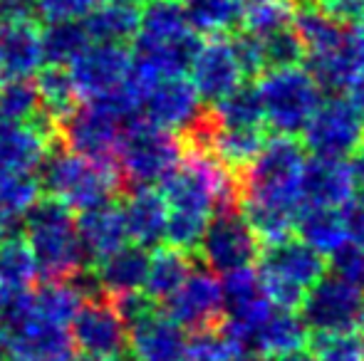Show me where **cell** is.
<instances>
[{"label":"cell","mask_w":364,"mask_h":361,"mask_svg":"<svg viewBox=\"0 0 364 361\" xmlns=\"http://www.w3.org/2000/svg\"><path fill=\"white\" fill-rule=\"evenodd\" d=\"M355 198L350 164L345 159L310 156L300 176V201L310 206L342 208Z\"/></svg>","instance_id":"obj_18"},{"label":"cell","mask_w":364,"mask_h":361,"mask_svg":"<svg viewBox=\"0 0 364 361\" xmlns=\"http://www.w3.org/2000/svg\"><path fill=\"white\" fill-rule=\"evenodd\" d=\"M263 104V121L275 134L297 136L317 104L322 101L320 87L302 67L270 70L255 84Z\"/></svg>","instance_id":"obj_6"},{"label":"cell","mask_w":364,"mask_h":361,"mask_svg":"<svg viewBox=\"0 0 364 361\" xmlns=\"http://www.w3.org/2000/svg\"><path fill=\"white\" fill-rule=\"evenodd\" d=\"M5 359H8V334L0 327V361H5Z\"/></svg>","instance_id":"obj_52"},{"label":"cell","mask_w":364,"mask_h":361,"mask_svg":"<svg viewBox=\"0 0 364 361\" xmlns=\"http://www.w3.org/2000/svg\"><path fill=\"white\" fill-rule=\"evenodd\" d=\"M144 3H146V0H144Z\"/></svg>","instance_id":"obj_60"},{"label":"cell","mask_w":364,"mask_h":361,"mask_svg":"<svg viewBox=\"0 0 364 361\" xmlns=\"http://www.w3.org/2000/svg\"><path fill=\"white\" fill-rule=\"evenodd\" d=\"M35 89L40 94V104H43V114L50 121L63 119L65 114L80 104V94L75 89L73 74L65 65H45L35 72Z\"/></svg>","instance_id":"obj_30"},{"label":"cell","mask_w":364,"mask_h":361,"mask_svg":"<svg viewBox=\"0 0 364 361\" xmlns=\"http://www.w3.org/2000/svg\"><path fill=\"white\" fill-rule=\"evenodd\" d=\"M278 361H315V357H312L307 347H300V349H292V352L283 354V357H278Z\"/></svg>","instance_id":"obj_50"},{"label":"cell","mask_w":364,"mask_h":361,"mask_svg":"<svg viewBox=\"0 0 364 361\" xmlns=\"http://www.w3.org/2000/svg\"><path fill=\"white\" fill-rule=\"evenodd\" d=\"M300 319L312 332L355 329L364 314V292L360 284L337 274H322L300 302Z\"/></svg>","instance_id":"obj_10"},{"label":"cell","mask_w":364,"mask_h":361,"mask_svg":"<svg viewBox=\"0 0 364 361\" xmlns=\"http://www.w3.org/2000/svg\"><path fill=\"white\" fill-rule=\"evenodd\" d=\"M292 3H295L297 8H307V5H320L322 0H292Z\"/></svg>","instance_id":"obj_55"},{"label":"cell","mask_w":364,"mask_h":361,"mask_svg":"<svg viewBox=\"0 0 364 361\" xmlns=\"http://www.w3.org/2000/svg\"><path fill=\"white\" fill-rule=\"evenodd\" d=\"M132 361H181L186 359V332L164 314V309L127 329Z\"/></svg>","instance_id":"obj_20"},{"label":"cell","mask_w":364,"mask_h":361,"mask_svg":"<svg viewBox=\"0 0 364 361\" xmlns=\"http://www.w3.org/2000/svg\"><path fill=\"white\" fill-rule=\"evenodd\" d=\"M87 38L82 20H50L40 30V50H43V62L48 65H65L70 62L87 48Z\"/></svg>","instance_id":"obj_32"},{"label":"cell","mask_w":364,"mask_h":361,"mask_svg":"<svg viewBox=\"0 0 364 361\" xmlns=\"http://www.w3.org/2000/svg\"><path fill=\"white\" fill-rule=\"evenodd\" d=\"M161 309L188 334L218 329L225 319L220 279L206 267H193L181 287L161 304Z\"/></svg>","instance_id":"obj_12"},{"label":"cell","mask_w":364,"mask_h":361,"mask_svg":"<svg viewBox=\"0 0 364 361\" xmlns=\"http://www.w3.org/2000/svg\"><path fill=\"white\" fill-rule=\"evenodd\" d=\"M35 179L45 196L58 198L60 203L80 213L114 201L117 196H124L119 169L95 164L85 156L73 154L58 139H53L45 159L40 161Z\"/></svg>","instance_id":"obj_1"},{"label":"cell","mask_w":364,"mask_h":361,"mask_svg":"<svg viewBox=\"0 0 364 361\" xmlns=\"http://www.w3.org/2000/svg\"><path fill=\"white\" fill-rule=\"evenodd\" d=\"M183 146L173 131L136 116L129 124L122 126L119 141H117V169L124 181V193L134 186H151L159 183L168 169L176 166L181 159Z\"/></svg>","instance_id":"obj_5"},{"label":"cell","mask_w":364,"mask_h":361,"mask_svg":"<svg viewBox=\"0 0 364 361\" xmlns=\"http://www.w3.org/2000/svg\"><path fill=\"white\" fill-rule=\"evenodd\" d=\"M43 114L35 82L0 79V121H38Z\"/></svg>","instance_id":"obj_37"},{"label":"cell","mask_w":364,"mask_h":361,"mask_svg":"<svg viewBox=\"0 0 364 361\" xmlns=\"http://www.w3.org/2000/svg\"><path fill=\"white\" fill-rule=\"evenodd\" d=\"M23 235L38 262V274L50 282L70 279L90 267L75 228V211L58 198L40 196L23 213Z\"/></svg>","instance_id":"obj_2"},{"label":"cell","mask_w":364,"mask_h":361,"mask_svg":"<svg viewBox=\"0 0 364 361\" xmlns=\"http://www.w3.org/2000/svg\"><path fill=\"white\" fill-rule=\"evenodd\" d=\"M77 361H102V359H90V357H85V359H77Z\"/></svg>","instance_id":"obj_57"},{"label":"cell","mask_w":364,"mask_h":361,"mask_svg":"<svg viewBox=\"0 0 364 361\" xmlns=\"http://www.w3.org/2000/svg\"><path fill=\"white\" fill-rule=\"evenodd\" d=\"M77 238H80L82 252H85L87 265H97L105 260L107 255L117 252L119 248L129 245V235H127L124 216H122V206L117 203H102L90 211H82L75 218Z\"/></svg>","instance_id":"obj_19"},{"label":"cell","mask_w":364,"mask_h":361,"mask_svg":"<svg viewBox=\"0 0 364 361\" xmlns=\"http://www.w3.org/2000/svg\"><path fill=\"white\" fill-rule=\"evenodd\" d=\"M292 233H297V240L307 243V245L315 248L325 257L347 240L345 221H342L340 208L310 206V203H300Z\"/></svg>","instance_id":"obj_25"},{"label":"cell","mask_w":364,"mask_h":361,"mask_svg":"<svg viewBox=\"0 0 364 361\" xmlns=\"http://www.w3.org/2000/svg\"><path fill=\"white\" fill-rule=\"evenodd\" d=\"M300 134L302 149L312 156L347 159L364 144V119L345 96L335 94L317 104Z\"/></svg>","instance_id":"obj_8"},{"label":"cell","mask_w":364,"mask_h":361,"mask_svg":"<svg viewBox=\"0 0 364 361\" xmlns=\"http://www.w3.org/2000/svg\"><path fill=\"white\" fill-rule=\"evenodd\" d=\"M315 8H320L322 13L330 15L345 28L364 23V0H322Z\"/></svg>","instance_id":"obj_45"},{"label":"cell","mask_w":364,"mask_h":361,"mask_svg":"<svg viewBox=\"0 0 364 361\" xmlns=\"http://www.w3.org/2000/svg\"><path fill=\"white\" fill-rule=\"evenodd\" d=\"M33 294V307H35V314L48 322H55V324H63L68 327L73 322V317L80 309V304L85 299L80 297V292L68 282H50V279H43V284L35 289H30Z\"/></svg>","instance_id":"obj_33"},{"label":"cell","mask_w":364,"mask_h":361,"mask_svg":"<svg viewBox=\"0 0 364 361\" xmlns=\"http://www.w3.org/2000/svg\"><path fill=\"white\" fill-rule=\"evenodd\" d=\"M362 292H364V279H362Z\"/></svg>","instance_id":"obj_58"},{"label":"cell","mask_w":364,"mask_h":361,"mask_svg":"<svg viewBox=\"0 0 364 361\" xmlns=\"http://www.w3.org/2000/svg\"><path fill=\"white\" fill-rule=\"evenodd\" d=\"M211 218L198 216V213L186 211H168L166 218V231H164V243L168 248H176L183 252H193L201 240L203 231H206Z\"/></svg>","instance_id":"obj_41"},{"label":"cell","mask_w":364,"mask_h":361,"mask_svg":"<svg viewBox=\"0 0 364 361\" xmlns=\"http://www.w3.org/2000/svg\"><path fill=\"white\" fill-rule=\"evenodd\" d=\"M141 3L134 0H105L82 18L90 43L129 45L139 33Z\"/></svg>","instance_id":"obj_23"},{"label":"cell","mask_w":364,"mask_h":361,"mask_svg":"<svg viewBox=\"0 0 364 361\" xmlns=\"http://www.w3.org/2000/svg\"><path fill=\"white\" fill-rule=\"evenodd\" d=\"M295 10L297 5L292 0H243V18L238 30H245L255 38H265L270 33L290 28Z\"/></svg>","instance_id":"obj_36"},{"label":"cell","mask_w":364,"mask_h":361,"mask_svg":"<svg viewBox=\"0 0 364 361\" xmlns=\"http://www.w3.org/2000/svg\"><path fill=\"white\" fill-rule=\"evenodd\" d=\"M55 139L48 116L38 121H0V171L35 174Z\"/></svg>","instance_id":"obj_17"},{"label":"cell","mask_w":364,"mask_h":361,"mask_svg":"<svg viewBox=\"0 0 364 361\" xmlns=\"http://www.w3.org/2000/svg\"><path fill=\"white\" fill-rule=\"evenodd\" d=\"M203 101L186 77H164L144 89L139 111L146 121L173 134H181L201 114Z\"/></svg>","instance_id":"obj_13"},{"label":"cell","mask_w":364,"mask_h":361,"mask_svg":"<svg viewBox=\"0 0 364 361\" xmlns=\"http://www.w3.org/2000/svg\"><path fill=\"white\" fill-rule=\"evenodd\" d=\"M188 72V82L193 84L198 99L206 104H216L243 84V72L228 38H211L206 43L201 40V48L193 55Z\"/></svg>","instance_id":"obj_14"},{"label":"cell","mask_w":364,"mask_h":361,"mask_svg":"<svg viewBox=\"0 0 364 361\" xmlns=\"http://www.w3.org/2000/svg\"><path fill=\"white\" fill-rule=\"evenodd\" d=\"M220 294H223V309L228 319L245 317V314L255 312L260 304L268 302L263 297V292H260L258 272H253L250 267L223 274V279H220Z\"/></svg>","instance_id":"obj_35"},{"label":"cell","mask_w":364,"mask_h":361,"mask_svg":"<svg viewBox=\"0 0 364 361\" xmlns=\"http://www.w3.org/2000/svg\"><path fill=\"white\" fill-rule=\"evenodd\" d=\"M230 48L235 52V60L240 65L243 79H255L260 74H265V62H263V48H260V38L245 33V30H235L230 33Z\"/></svg>","instance_id":"obj_42"},{"label":"cell","mask_w":364,"mask_h":361,"mask_svg":"<svg viewBox=\"0 0 364 361\" xmlns=\"http://www.w3.org/2000/svg\"><path fill=\"white\" fill-rule=\"evenodd\" d=\"M340 211H342V221H345L347 240L364 248V198L355 196L350 203H345Z\"/></svg>","instance_id":"obj_47"},{"label":"cell","mask_w":364,"mask_h":361,"mask_svg":"<svg viewBox=\"0 0 364 361\" xmlns=\"http://www.w3.org/2000/svg\"><path fill=\"white\" fill-rule=\"evenodd\" d=\"M263 250L253 228L245 223L238 208H225L211 216L201 240L196 245V260L206 270L228 274L233 270H245L258 262Z\"/></svg>","instance_id":"obj_7"},{"label":"cell","mask_w":364,"mask_h":361,"mask_svg":"<svg viewBox=\"0 0 364 361\" xmlns=\"http://www.w3.org/2000/svg\"><path fill=\"white\" fill-rule=\"evenodd\" d=\"M191 33L193 30L186 20L181 0H146L141 5L136 38L149 43H173Z\"/></svg>","instance_id":"obj_27"},{"label":"cell","mask_w":364,"mask_h":361,"mask_svg":"<svg viewBox=\"0 0 364 361\" xmlns=\"http://www.w3.org/2000/svg\"><path fill=\"white\" fill-rule=\"evenodd\" d=\"M122 216H124L127 235L134 245L159 248L164 243V231H166L168 206L159 188L154 186H134L124 193L122 203Z\"/></svg>","instance_id":"obj_21"},{"label":"cell","mask_w":364,"mask_h":361,"mask_svg":"<svg viewBox=\"0 0 364 361\" xmlns=\"http://www.w3.org/2000/svg\"><path fill=\"white\" fill-rule=\"evenodd\" d=\"M122 134V124L105 109L95 106L92 101H80L70 114L55 121V139L70 149L73 154H80L85 159L102 166L117 169V141ZM124 183V181H122Z\"/></svg>","instance_id":"obj_9"},{"label":"cell","mask_w":364,"mask_h":361,"mask_svg":"<svg viewBox=\"0 0 364 361\" xmlns=\"http://www.w3.org/2000/svg\"><path fill=\"white\" fill-rule=\"evenodd\" d=\"M193 33L225 38L240 28L243 0H181Z\"/></svg>","instance_id":"obj_28"},{"label":"cell","mask_w":364,"mask_h":361,"mask_svg":"<svg viewBox=\"0 0 364 361\" xmlns=\"http://www.w3.org/2000/svg\"><path fill=\"white\" fill-rule=\"evenodd\" d=\"M43 23L38 0H0V25Z\"/></svg>","instance_id":"obj_46"},{"label":"cell","mask_w":364,"mask_h":361,"mask_svg":"<svg viewBox=\"0 0 364 361\" xmlns=\"http://www.w3.org/2000/svg\"><path fill=\"white\" fill-rule=\"evenodd\" d=\"M77 352L102 361H129V337L109 297L85 299L70 322Z\"/></svg>","instance_id":"obj_11"},{"label":"cell","mask_w":364,"mask_h":361,"mask_svg":"<svg viewBox=\"0 0 364 361\" xmlns=\"http://www.w3.org/2000/svg\"><path fill=\"white\" fill-rule=\"evenodd\" d=\"M132 65V52L127 45L87 43V48L68 65L80 99H90L102 91L117 87L127 79Z\"/></svg>","instance_id":"obj_16"},{"label":"cell","mask_w":364,"mask_h":361,"mask_svg":"<svg viewBox=\"0 0 364 361\" xmlns=\"http://www.w3.org/2000/svg\"><path fill=\"white\" fill-rule=\"evenodd\" d=\"M327 270H332V274L342 279H350V282L360 284L364 279V248H360L357 243L345 240L337 250H332L327 255Z\"/></svg>","instance_id":"obj_43"},{"label":"cell","mask_w":364,"mask_h":361,"mask_svg":"<svg viewBox=\"0 0 364 361\" xmlns=\"http://www.w3.org/2000/svg\"><path fill=\"white\" fill-rule=\"evenodd\" d=\"M181 361H188V359H181Z\"/></svg>","instance_id":"obj_59"},{"label":"cell","mask_w":364,"mask_h":361,"mask_svg":"<svg viewBox=\"0 0 364 361\" xmlns=\"http://www.w3.org/2000/svg\"><path fill=\"white\" fill-rule=\"evenodd\" d=\"M260 48H263V62L265 72L270 70H283V67H300L305 62V48H302L300 38H297L295 28H283L278 33H270L260 38Z\"/></svg>","instance_id":"obj_40"},{"label":"cell","mask_w":364,"mask_h":361,"mask_svg":"<svg viewBox=\"0 0 364 361\" xmlns=\"http://www.w3.org/2000/svg\"><path fill=\"white\" fill-rule=\"evenodd\" d=\"M292 28H295L297 38H300L302 48H305V57L325 55V52L337 50L347 33L345 25L332 20L330 15H325L320 8H315V5H307V8L295 10Z\"/></svg>","instance_id":"obj_29"},{"label":"cell","mask_w":364,"mask_h":361,"mask_svg":"<svg viewBox=\"0 0 364 361\" xmlns=\"http://www.w3.org/2000/svg\"><path fill=\"white\" fill-rule=\"evenodd\" d=\"M255 265H258V282L263 297L273 307L290 309V312L300 307L302 294L322 274H327V257L295 238L263 245Z\"/></svg>","instance_id":"obj_4"},{"label":"cell","mask_w":364,"mask_h":361,"mask_svg":"<svg viewBox=\"0 0 364 361\" xmlns=\"http://www.w3.org/2000/svg\"><path fill=\"white\" fill-rule=\"evenodd\" d=\"M100 3H105V0H38L40 20L43 23H50V20H82Z\"/></svg>","instance_id":"obj_44"},{"label":"cell","mask_w":364,"mask_h":361,"mask_svg":"<svg viewBox=\"0 0 364 361\" xmlns=\"http://www.w3.org/2000/svg\"><path fill=\"white\" fill-rule=\"evenodd\" d=\"M357 327H360V342H362V352H364V314H362V319H360V324H357Z\"/></svg>","instance_id":"obj_56"},{"label":"cell","mask_w":364,"mask_h":361,"mask_svg":"<svg viewBox=\"0 0 364 361\" xmlns=\"http://www.w3.org/2000/svg\"><path fill=\"white\" fill-rule=\"evenodd\" d=\"M97 274L102 292L107 297H114L122 292H134V289L144 287L146 270H149V250L139 245H124L117 252L107 255L97 265H92Z\"/></svg>","instance_id":"obj_24"},{"label":"cell","mask_w":364,"mask_h":361,"mask_svg":"<svg viewBox=\"0 0 364 361\" xmlns=\"http://www.w3.org/2000/svg\"><path fill=\"white\" fill-rule=\"evenodd\" d=\"M315 361H364L360 334L355 329L315 332L307 344Z\"/></svg>","instance_id":"obj_38"},{"label":"cell","mask_w":364,"mask_h":361,"mask_svg":"<svg viewBox=\"0 0 364 361\" xmlns=\"http://www.w3.org/2000/svg\"><path fill=\"white\" fill-rule=\"evenodd\" d=\"M238 361H275L273 357H260V354H248V357H240Z\"/></svg>","instance_id":"obj_54"},{"label":"cell","mask_w":364,"mask_h":361,"mask_svg":"<svg viewBox=\"0 0 364 361\" xmlns=\"http://www.w3.org/2000/svg\"><path fill=\"white\" fill-rule=\"evenodd\" d=\"M43 67L40 23L0 25V77L28 79Z\"/></svg>","instance_id":"obj_22"},{"label":"cell","mask_w":364,"mask_h":361,"mask_svg":"<svg viewBox=\"0 0 364 361\" xmlns=\"http://www.w3.org/2000/svg\"><path fill=\"white\" fill-rule=\"evenodd\" d=\"M345 99L350 101V104L355 106L357 111H360L362 119H364V74H360V77L352 79L350 87L345 89Z\"/></svg>","instance_id":"obj_49"},{"label":"cell","mask_w":364,"mask_h":361,"mask_svg":"<svg viewBox=\"0 0 364 361\" xmlns=\"http://www.w3.org/2000/svg\"><path fill=\"white\" fill-rule=\"evenodd\" d=\"M196 267V257L193 252H183L176 248L159 245L154 255H149V270L144 279V292L151 299H156L159 304H164L178 287L183 284V279L191 274Z\"/></svg>","instance_id":"obj_26"},{"label":"cell","mask_w":364,"mask_h":361,"mask_svg":"<svg viewBox=\"0 0 364 361\" xmlns=\"http://www.w3.org/2000/svg\"><path fill=\"white\" fill-rule=\"evenodd\" d=\"M305 159V149L295 136H268L248 169L235 176L238 179V206L255 203V206L297 211L302 203L300 176Z\"/></svg>","instance_id":"obj_3"},{"label":"cell","mask_w":364,"mask_h":361,"mask_svg":"<svg viewBox=\"0 0 364 361\" xmlns=\"http://www.w3.org/2000/svg\"><path fill=\"white\" fill-rule=\"evenodd\" d=\"M40 198V183L35 174L0 171V208L10 218H20Z\"/></svg>","instance_id":"obj_39"},{"label":"cell","mask_w":364,"mask_h":361,"mask_svg":"<svg viewBox=\"0 0 364 361\" xmlns=\"http://www.w3.org/2000/svg\"><path fill=\"white\" fill-rule=\"evenodd\" d=\"M8 334L10 361H77V347L70 337V329L63 324L30 314L15 327L5 329Z\"/></svg>","instance_id":"obj_15"},{"label":"cell","mask_w":364,"mask_h":361,"mask_svg":"<svg viewBox=\"0 0 364 361\" xmlns=\"http://www.w3.org/2000/svg\"><path fill=\"white\" fill-rule=\"evenodd\" d=\"M10 292L13 289H8L3 282H0V314H3V309H5V304H8V297H10Z\"/></svg>","instance_id":"obj_53"},{"label":"cell","mask_w":364,"mask_h":361,"mask_svg":"<svg viewBox=\"0 0 364 361\" xmlns=\"http://www.w3.org/2000/svg\"><path fill=\"white\" fill-rule=\"evenodd\" d=\"M13 221H15V218H10L8 213H5L3 208H0V238L8 235V233L13 231V228H10V226H13Z\"/></svg>","instance_id":"obj_51"},{"label":"cell","mask_w":364,"mask_h":361,"mask_svg":"<svg viewBox=\"0 0 364 361\" xmlns=\"http://www.w3.org/2000/svg\"><path fill=\"white\" fill-rule=\"evenodd\" d=\"M350 174H352V183H355V196L364 198V144L355 154L350 156Z\"/></svg>","instance_id":"obj_48"},{"label":"cell","mask_w":364,"mask_h":361,"mask_svg":"<svg viewBox=\"0 0 364 361\" xmlns=\"http://www.w3.org/2000/svg\"><path fill=\"white\" fill-rule=\"evenodd\" d=\"M213 119L220 126H263V104H260L258 87L243 82L228 96L211 106Z\"/></svg>","instance_id":"obj_34"},{"label":"cell","mask_w":364,"mask_h":361,"mask_svg":"<svg viewBox=\"0 0 364 361\" xmlns=\"http://www.w3.org/2000/svg\"><path fill=\"white\" fill-rule=\"evenodd\" d=\"M38 277V262L23 233L10 231L0 238V282L8 289H33Z\"/></svg>","instance_id":"obj_31"}]
</instances>
